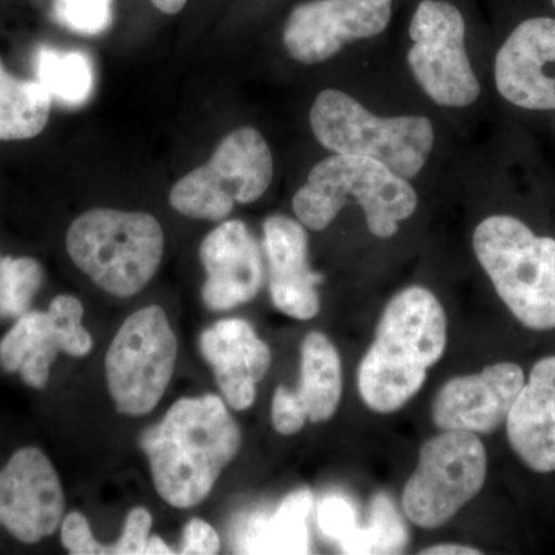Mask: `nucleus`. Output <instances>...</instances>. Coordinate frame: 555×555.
<instances>
[{
	"mask_svg": "<svg viewBox=\"0 0 555 555\" xmlns=\"http://www.w3.org/2000/svg\"><path fill=\"white\" fill-rule=\"evenodd\" d=\"M272 178V152L264 137L241 127L219 142L207 164L179 179L170 204L188 218L224 221L236 204L261 198Z\"/></svg>",
	"mask_w": 555,
	"mask_h": 555,
	"instance_id": "obj_7",
	"label": "nucleus"
},
{
	"mask_svg": "<svg viewBox=\"0 0 555 555\" xmlns=\"http://www.w3.org/2000/svg\"><path fill=\"white\" fill-rule=\"evenodd\" d=\"M310 127L331 152L377 160L404 179L423 170L434 147L433 122L425 116L379 118L334 89L318 94L310 108Z\"/></svg>",
	"mask_w": 555,
	"mask_h": 555,
	"instance_id": "obj_6",
	"label": "nucleus"
},
{
	"mask_svg": "<svg viewBox=\"0 0 555 555\" xmlns=\"http://www.w3.org/2000/svg\"><path fill=\"white\" fill-rule=\"evenodd\" d=\"M51 104L39 80L16 78L0 61V141L39 137L49 124Z\"/></svg>",
	"mask_w": 555,
	"mask_h": 555,
	"instance_id": "obj_22",
	"label": "nucleus"
},
{
	"mask_svg": "<svg viewBox=\"0 0 555 555\" xmlns=\"http://www.w3.org/2000/svg\"><path fill=\"white\" fill-rule=\"evenodd\" d=\"M447 343V313L436 295L420 286L401 291L383 312L358 369L364 404L377 414L400 411L425 385L427 371L443 357Z\"/></svg>",
	"mask_w": 555,
	"mask_h": 555,
	"instance_id": "obj_2",
	"label": "nucleus"
},
{
	"mask_svg": "<svg viewBox=\"0 0 555 555\" xmlns=\"http://www.w3.org/2000/svg\"><path fill=\"white\" fill-rule=\"evenodd\" d=\"M473 244L511 313L532 331H553L555 240L535 235L520 219L495 215L477 225Z\"/></svg>",
	"mask_w": 555,
	"mask_h": 555,
	"instance_id": "obj_4",
	"label": "nucleus"
},
{
	"mask_svg": "<svg viewBox=\"0 0 555 555\" xmlns=\"http://www.w3.org/2000/svg\"><path fill=\"white\" fill-rule=\"evenodd\" d=\"M409 543V532L392 500L387 494L374 496L371 520L358 526L352 539L341 547L345 554H400Z\"/></svg>",
	"mask_w": 555,
	"mask_h": 555,
	"instance_id": "obj_24",
	"label": "nucleus"
},
{
	"mask_svg": "<svg viewBox=\"0 0 555 555\" xmlns=\"http://www.w3.org/2000/svg\"><path fill=\"white\" fill-rule=\"evenodd\" d=\"M65 495L56 467L36 447L17 449L0 469V528L24 545L60 529Z\"/></svg>",
	"mask_w": 555,
	"mask_h": 555,
	"instance_id": "obj_12",
	"label": "nucleus"
},
{
	"mask_svg": "<svg viewBox=\"0 0 555 555\" xmlns=\"http://www.w3.org/2000/svg\"><path fill=\"white\" fill-rule=\"evenodd\" d=\"M525 382L516 363L491 364L480 374L451 379L434 400V423L443 430L492 434L505 425Z\"/></svg>",
	"mask_w": 555,
	"mask_h": 555,
	"instance_id": "obj_15",
	"label": "nucleus"
},
{
	"mask_svg": "<svg viewBox=\"0 0 555 555\" xmlns=\"http://www.w3.org/2000/svg\"><path fill=\"white\" fill-rule=\"evenodd\" d=\"M43 268L30 257L0 259V317L20 318L42 287Z\"/></svg>",
	"mask_w": 555,
	"mask_h": 555,
	"instance_id": "obj_25",
	"label": "nucleus"
},
{
	"mask_svg": "<svg viewBox=\"0 0 555 555\" xmlns=\"http://www.w3.org/2000/svg\"><path fill=\"white\" fill-rule=\"evenodd\" d=\"M551 2H553L554 9H555V0H551Z\"/></svg>",
	"mask_w": 555,
	"mask_h": 555,
	"instance_id": "obj_34",
	"label": "nucleus"
},
{
	"mask_svg": "<svg viewBox=\"0 0 555 555\" xmlns=\"http://www.w3.org/2000/svg\"><path fill=\"white\" fill-rule=\"evenodd\" d=\"M343 392L341 360L337 347L320 332L302 341L298 390L278 387L272 401V423L281 436H295L306 422H327L337 412Z\"/></svg>",
	"mask_w": 555,
	"mask_h": 555,
	"instance_id": "obj_17",
	"label": "nucleus"
},
{
	"mask_svg": "<svg viewBox=\"0 0 555 555\" xmlns=\"http://www.w3.org/2000/svg\"><path fill=\"white\" fill-rule=\"evenodd\" d=\"M349 198L363 208L367 228L378 238L396 235L398 224L411 218L418 204L408 179L377 160L335 153L310 170L292 206L305 228L320 232L338 217Z\"/></svg>",
	"mask_w": 555,
	"mask_h": 555,
	"instance_id": "obj_3",
	"label": "nucleus"
},
{
	"mask_svg": "<svg viewBox=\"0 0 555 555\" xmlns=\"http://www.w3.org/2000/svg\"><path fill=\"white\" fill-rule=\"evenodd\" d=\"M318 526L324 535L343 547L357 532L356 509L345 496H324L318 507Z\"/></svg>",
	"mask_w": 555,
	"mask_h": 555,
	"instance_id": "obj_27",
	"label": "nucleus"
},
{
	"mask_svg": "<svg viewBox=\"0 0 555 555\" xmlns=\"http://www.w3.org/2000/svg\"><path fill=\"white\" fill-rule=\"evenodd\" d=\"M207 278L203 301L214 312H228L251 301L264 283V261L257 238L240 219L211 230L199 247Z\"/></svg>",
	"mask_w": 555,
	"mask_h": 555,
	"instance_id": "obj_16",
	"label": "nucleus"
},
{
	"mask_svg": "<svg viewBox=\"0 0 555 555\" xmlns=\"http://www.w3.org/2000/svg\"><path fill=\"white\" fill-rule=\"evenodd\" d=\"M393 0H309L292 10L283 42L301 64L331 60L346 43L386 30Z\"/></svg>",
	"mask_w": 555,
	"mask_h": 555,
	"instance_id": "obj_13",
	"label": "nucleus"
},
{
	"mask_svg": "<svg viewBox=\"0 0 555 555\" xmlns=\"http://www.w3.org/2000/svg\"><path fill=\"white\" fill-rule=\"evenodd\" d=\"M422 554L425 555H480V551L476 547L463 546V545H438L427 547Z\"/></svg>",
	"mask_w": 555,
	"mask_h": 555,
	"instance_id": "obj_31",
	"label": "nucleus"
},
{
	"mask_svg": "<svg viewBox=\"0 0 555 555\" xmlns=\"http://www.w3.org/2000/svg\"><path fill=\"white\" fill-rule=\"evenodd\" d=\"M495 86L503 100L534 112H555V20L531 17L496 53Z\"/></svg>",
	"mask_w": 555,
	"mask_h": 555,
	"instance_id": "obj_14",
	"label": "nucleus"
},
{
	"mask_svg": "<svg viewBox=\"0 0 555 555\" xmlns=\"http://www.w3.org/2000/svg\"><path fill=\"white\" fill-rule=\"evenodd\" d=\"M312 506L309 489L291 492L272 516L255 514L240 526L236 550L246 554H309Z\"/></svg>",
	"mask_w": 555,
	"mask_h": 555,
	"instance_id": "obj_21",
	"label": "nucleus"
},
{
	"mask_svg": "<svg viewBox=\"0 0 555 555\" xmlns=\"http://www.w3.org/2000/svg\"><path fill=\"white\" fill-rule=\"evenodd\" d=\"M82 318V302L72 295L54 298L47 312L28 310L0 339V367L7 374H20L31 389H43L57 353L89 356L93 338Z\"/></svg>",
	"mask_w": 555,
	"mask_h": 555,
	"instance_id": "obj_11",
	"label": "nucleus"
},
{
	"mask_svg": "<svg viewBox=\"0 0 555 555\" xmlns=\"http://www.w3.org/2000/svg\"><path fill=\"white\" fill-rule=\"evenodd\" d=\"M414 40L409 67L423 91L436 104L462 108L480 96V83L465 47L463 14L444 0H423L409 27Z\"/></svg>",
	"mask_w": 555,
	"mask_h": 555,
	"instance_id": "obj_10",
	"label": "nucleus"
},
{
	"mask_svg": "<svg viewBox=\"0 0 555 555\" xmlns=\"http://www.w3.org/2000/svg\"><path fill=\"white\" fill-rule=\"evenodd\" d=\"M152 528V516L144 507H134L127 517L122 535L118 542L113 543V555H141L145 553V545Z\"/></svg>",
	"mask_w": 555,
	"mask_h": 555,
	"instance_id": "obj_29",
	"label": "nucleus"
},
{
	"mask_svg": "<svg viewBox=\"0 0 555 555\" xmlns=\"http://www.w3.org/2000/svg\"><path fill=\"white\" fill-rule=\"evenodd\" d=\"M153 5L166 14H177L184 9L188 0H152Z\"/></svg>",
	"mask_w": 555,
	"mask_h": 555,
	"instance_id": "obj_33",
	"label": "nucleus"
},
{
	"mask_svg": "<svg viewBox=\"0 0 555 555\" xmlns=\"http://www.w3.org/2000/svg\"><path fill=\"white\" fill-rule=\"evenodd\" d=\"M0 259H2V255H0Z\"/></svg>",
	"mask_w": 555,
	"mask_h": 555,
	"instance_id": "obj_35",
	"label": "nucleus"
},
{
	"mask_svg": "<svg viewBox=\"0 0 555 555\" xmlns=\"http://www.w3.org/2000/svg\"><path fill=\"white\" fill-rule=\"evenodd\" d=\"M262 229L273 305L288 317L310 320L320 312L317 286L321 276L309 268L305 225L283 215H273L266 219Z\"/></svg>",
	"mask_w": 555,
	"mask_h": 555,
	"instance_id": "obj_19",
	"label": "nucleus"
},
{
	"mask_svg": "<svg viewBox=\"0 0 555 555\" xmlns=\"http://www.w3.org/2000/svg\"><path fill=\"white\" fill-rule=\"evenodd\" d=\"M164 230L144 211L93 208L69 225L72 261L102 291L130 298L155 276L164 255Z\"/></svg>",
	"mask_w": 555,
	"mask_h": 555,
	"instance_id": "obj_5",
	"label": "nucleus"
},
{
	"mask_svg": "<svg viewBox=\"0 0 555 555\" xmlns=\"http://www.w3.org/2000/svg\"><path fill=\"white\" fill-rule=\"evenodd\" d=\"M113 0H54V16L80 35H100L112 25Z\"/></svg>",
	"mask_w": 555,
	"mask_h": 555,
	"instance_id": "obj_26",
	"label": "nucleus"
},
{
	"mask_svg": "<svg viewBox=\"0 0 555 555\" xmlns=\"http://www.w3.org/2000/svg\"><path fill=\"white\" fill-rule=\"evenodd\" d=\"M177 356V335L159 306L138 310L124 321L105 357L109 396L120 414L141 416L156 408Z\"/></svg>",
	"mask_w": 555,
	"mask_h": 555,
	"instance_id": "obj_8",
	"label": "nucleus"
},
{
	"mask_svg": "<svg viewBox=\"0 0 555 555\" xmlns=\"http://www.w3.org/2000/svg\"><path fill=\"white\" fill-rule=\"evenodd\" d=\"M511 447L529 469L555 470V356L532 367L506 420Z\"/></svg>",
	"mask_w": 555,
	"mask_h": 555,
	"instance_id": "obj_20",
	"label": "nucleus"
},
{
	"mask_svg": "<svg viewBox=\"0 0 555 555\" xmlns=\"http://www.w3.org/2000/svg\"><path fill=\"white\" fill-rule=\"evenodd\" d=\"M173 554V551L170 550L169 546L166 545L160 537H149L147 545H145L144 555H170Z\"/></svg>",
	"mask_w": 555,
	"mask_h": 555,
	"instance_id": "obj_32",
	"label": "nucleus"
},
{
	"mask_svg": "<svg viewBox=\"0 0 555 555\" xmlns=\"http://www.w3.org/2000/svg\"><path fill=\"white\" fill-rule=\"evenodd\" d=\"M204 360L210 364L224 400L235 411L254 404L257 386L272 363L269 346L241 318H228L206 328L199 337Z\"/></svg>",
	"mask_w": 555,
	"mask_h": 555,
	"instance_id": "obj_18",
	"label": "nucleus"
},
{
	"mask_svg": "<svg viewBox=\"0 0 555 555\" xmlns=\"http://www.w3.org/2000/svg\"><path fill=\"white\" fill-rule=\"evenodd\" d=\"M488 456L477 434L444 430L420 451L403 491V509L420 528L448 524L483 488Z\"/></svg>",
	"mask_w": 555,
	"mask_h": 555,
	"instance_id": "obj_9",
	"label": "nucleus"
},
{
	"mask_svg": "<svg viewBox=\"0 0 555 555\" xmlns=\"http://www.w3.org/2000/svg\"><path fill=\"white\" fill-rule=\"evenodd\" d=\"M36 73L51 100L67 107H79L94 91V67L82 51H62L42 47L36 57Z\"/></svg>",
	"mask_w": 555,
	"mask_h": 555,
	"instance_id": "obj_23",
	"label": "nucleus"
},
{
	"mask_svg": "<svg viewBox=\"0 0 555 555\" xmlns=\"http://www.w3.org/2000/svg\"><path fill=\"white\" fill-rule=\"evenodd\" d=\"M221 542L217 531L201 518L190 520L182 537L181 554L214 555L219 553Z\"/></svg>",
	"mask_w": 555,
	"mask_h": 555,
	"instance_id": "obj_30",
	"label": "nucleus"
},
{
	"mask_svg": "<svg viewBox=\"0 0 555 555\" xmlns=\"http://www.w3.org/2000/svg\"><path fill=\"white\" fill-rule=\"evenodd\" d=\"M61 540L73 555H113L112 545H102L94 539L89 520L80 513H69L62 520Z\"/></svg>",
	"mask_w": 555,
	"mask_h": 555,
	"instance_id": "obj_28",
	"label": "nucleus"
},
{
	"mask_svg": "<svg viewBox=\"0 0 555 555\" xmlns=\"http://www.w3.org/2000/svg\"><path fill=\"white\" fill-rule=\"evenodd\" d=\"M156 492L169 505L190 509L210 495L241 448V430L214 393L181 398L163 422L141 438Z\"/></svg>",
	"mask_w": 555,
	"mask_h": 555,
	"instance_id": "obj_1",
	"label": "nucleus"
}]
</instances>
